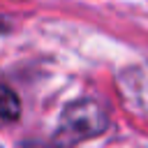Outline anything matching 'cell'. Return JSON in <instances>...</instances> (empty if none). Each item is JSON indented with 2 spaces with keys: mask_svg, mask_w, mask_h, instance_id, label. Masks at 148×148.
Instances as JSON below:
<instances>
[{
  "mask_svg": "<svg viewBox=\"0 0 148 148\" xmlns=\"http://www.w3.org/2000/svg\"><path fill=\"white\" fill-rule=\"evenodd\" d=\"M109 127V116L104 106L95 99H76L69 102L60 113L58 130L42 141H25L21 148H74L76 143L92 139Z\"/></svg>",
  "mask_w": 148,
  "mask_h": 148,
  "instance_id": "1",
  "label": "cell"
},
{
  "mask_svg": "<svg viewBox=\"0 0 148 148\" xmlns=\"http://www.w3.org/2000/svg\"><path fill=\"white\" fill-rule=\"evenodd\" d=\"M0 113H2V120L5 123H14L18 120L21 116V102L16 97V92L5 83L2 86V104H0Z\"/></svg>",
  "mask_w": 148,
  "mask_h": 148,
  "instance_id": "2",
  "label": "cell"
}]
</instances>
